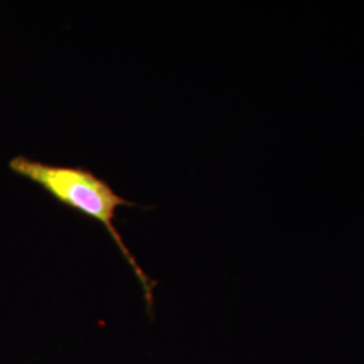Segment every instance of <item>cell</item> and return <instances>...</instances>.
I'll list each match as a JSON object with an SVG mask.
<instances>
[{"mask_svg":"<svg viewBox=\"0 0 364 364\" xmlns=\"http://www.w3.org/2000/svg\"><path fill=\"white\" fill-rule=\"evenodd\" d=\"M9 168L16 176L36 183L60 204L100 223L138 278L149 309L153 308L156 282L142 270L115 225L117 208L136 204L117 195L108 182L81 166H60L18 156L9 162Z\"/></svg>","mask_w":364,"mask_h":364,"instance_id":"obj_1","label":"cell"}]
</instances>
